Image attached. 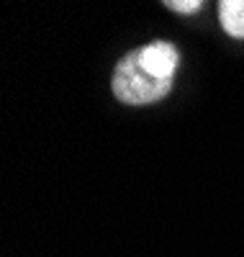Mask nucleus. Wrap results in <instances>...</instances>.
<instances>
[{"instance_id":"nucleus-1","label":"nucleus","mask_w":244,"mask_h":257,"mask_svg":"<svg viewBox=\"0 0 244 257\" xmlns=\"http://www.w3.org/2000/svg\"><path fill=\"white\" fill-rule=\"evenodd\" d=\"M177 49L167 41H154L126 54L113 72V95L129 105H147L167 95L175 70Z\"/></svg>"},{"instance_id":"nucleus-2","label":"nucleus","mask_w":244,"mask_h":257,"mask_svg":"<svg viewBox=\"0 0 244 257\" xmlns=\"http://www.w3.org/2000/svg\"><path fill=\"white\" fill-rule=\"evenodd\" d=\"M218 18L224 31L234 39H244V0H221Z\"/></svg>"},{"instance_id":"nucleus-3","label":"nucleus","mask_w":244,"mask_h":257,"mask_svg":"<svg viewBox=\"0 0 244 257\" xmlns=\"http://www.w3.org/2000/svg\"><path fill=\"white\" fill-rule=\"evenodd\" d=\"M165 6L172 8V11H177V13H195L203 3H201V0H188V3H180V0H167Z\"/></svg>"}]
</instances>
